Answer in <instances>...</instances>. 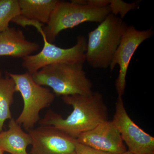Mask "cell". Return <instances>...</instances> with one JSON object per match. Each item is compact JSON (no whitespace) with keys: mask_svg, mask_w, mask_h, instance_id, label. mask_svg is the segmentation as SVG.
<instances>
[{"mask_svg":"<svg viewBox=\"0 0 154 154\" xmlns=\"http://www.w3.org/2000/svg\"><path fill=\"white\" fill-rule=\"evenodd\" d=\"M63 102L71 105L73 110L66 118L48 111L38 123L40 125L54 127L69 136L77 139L108 120V112L103 96L96 91L88 95L62 96Z\"/></svg>","mask_w":154,"mask_h":154,"instance_id":"1","label":"cell"},{"mask_svg":"<svg viewBox=\"0 0 154 154\" xmlns=\"http://www.w3.org/2000/svg\"><path fill=\"white\" fill-rule=\"evenodd\" d=\"M82 63L50 65L32 75L38 85L52 89L58 96L88 95L93 84L86 75Z\"/></svg>","mask_w":154,"mask_h":154,"instance_id":"2","label":"cell"},{"mask_svg":"<svg viewBox=\"0 0 154 154\" xmlns=\"http://www.w3.org/2000/svg\"><path fill=\"white\" fill-rule=\"evenodd\" d=\"M128 25L120 17L110 14L88 33L86 61L95 69L110 67Z\"/></svg>","mask_w":154,"mask_h":154,"instance_id":"3","label":"cell"},{"mask_svg":"<svg viewBox=\"0 0 154 154\" xmlns=\"http://www.w3.org/2000/svg\"><path fill=\"white\" fill-rule=\"evenodd\" d=\"M110 14L109 6L97 7L73 1H58L43 31L48 42L52 43L63 30L86 22L101 23Z\"/></svg>","mask_w":154,"mask_h":154,"instance_id":"4","label":"cell"},{"mask_svg":"<svg viewBox=\"0 0 154 154\" xmlns=\"http://www.w3.org/2000/svg\"><path fill=\"white\" fill-rule=\"evenodd\" d=\"M7 74L14 80L16 92L21 94L24 102L22 112L16 121L28 131L38 122L40 111L52 104L55 95L49 88L36 82L28 72L22 74L8 72Z\"/></svg>","mask_w":154,"mask_h":154,"instance_id":"5","label":"cell"},{"mask_svg":"<svg viewBox=\"0 0 154 154\" xmlns=\"http://www.w3.org/2000/svg\"><path fill=\"white\" fill-rule=\"evenodd\" d=\"M38 32L44 42L42 50L38 54L22 58V66L30 74L50 65L74 63H84L86 61L87 39L85 36H78L75 45L70 48H63L48 42L43 28Z\"/></svg>","mask_w":154,"mask_h":154,"instance_id":"6","label":"cell"},{"mask_svg":"<svg viewBox=\"0 0 154 154\" xmlns=\"http://www.w3.org/2000/svg\"><path fill=\"white\" fill-rule=\"evenodd\" d=\"M154 33L152 29L139 30L134 26L128 25L109 67L110 70L113 71L116 65L119 66V73L115 82L118 96L122 97L124 95L127 74L133 56L140 45L153 36Z\"/></svg>","mask_w":154,"mask_h":154,"instance_id":"7","label":"cell"},{"mask_svg":"<svg viewBox=\"0 0 154 154\" xmlns=\"http://www.w3.org/2000/svg\"><path fill=\"white\" fill-rule=\"evenodd\" d=\"M128 151L134 154H154V138L133 121L127 112L122 96H118L112 120Z\"/></svg>","mask_w":154,"mask_h":154,"instance_id":"8","label":"cell"},{"mask_svg":"<svg viewBox=\"0 0 154 154\" xmlns=\"http://www.w3.org/2000/svg\"><path fill=\"white\" fill-rule=\"evenodd\" d=\"M31 137V154H75L76 139L54 127L40 125L28 131Z\"/></svg>","mask_w":154,"mask_h":154,"instance_id":"9","label":"cell"},{"mask_svg":"<svg viewBox=\"0 0 154 154\" xmlns=\"http://www.w3.org/2000/svg\"><path fill=\"white\" fill-rule=\"evenodd\" d=\"M76 140L80 143L110 154H121L127 151L120 133L113 122L109 120L82 134Z\"/></svg>","mask_w":154,"mask_h":154,"instance_id":"10","label":"cell"},{"mask_svg":"<svg viewBox=\"0 0 154 154\" xmlns=\"http://www.w3.org/2000/svg\"><path fill=\"white\" fill-rule=\"evenodd\" d=\"M39 48L37 42L27 40L22 30L9 27L0 32V56L23 58Z\"/></svg>","mask_w":154,"mask_h":154,"instance_id":"11","label":"cell"},{"mask_svg":"<svg viewBox=\"0 0 154 154\" xmlns=\"http://www.w3.org/2000/svg\"><path fill=\"white\" fill-rule=\"evenodd\" d=\"M8 127V130L0 132V150L11 154H29L27 147L32 143L30 134L15 119H10Z\"/></svg>","mask_w":154,"mask_h":154,"instance_id":"12","label":"cell"},{"mask_svg":"<svg viewBox=\"0 0 154 154\" xmlns=\"http://www.w3.org/2000/svg\"><path fill=\"white\" fill-rule=\"evenodd\" d=\"M18 2L20 15L46 25L58 0H18Z\"/></svg>","mask_w":154,"mask_h":154,"instance_id":"13","label":"cell"},{"mask_svg":"<svg viewBox=\"0 0 154 154\" xmlns=\"http://www.w3.org/2000/svg\"><path fill=\"white\" fill-rule=\"evenodd\" d=\"M16 85L12 78L7 76L0 79V132L6 120L12 118L11 106L14 102Z\"/></svg>","mask_w":154,"mask_h":154,"instance_id":"14","label":"cell"},{"mask_svg":"<svg viewBox=\"0 0 154 154\" xmlns=\"http://www.w3.org/2000/svg\"><path fill=\"white\" fill-rule=\"evenodd\" d=\"M18 0H0V32L9 28V24L20 15Z\"/></svg>","mask_w":154,"mask_h":154,"instance_id":"15","label":"cell"},{"mask_svg":"<svg viewBox=\"0 0 154 154\" xmlns=\"http://www.w3.org/2000/svg\"><path fill=\"white\" fill-rule=\"evenodd\" d=\"M109 6L111 13L115 16L120 14L122 19L125 16L127 13L131 10H134L137 5L135 3H127L122 1H109Z\"/></svg>","mask_w":154,"mask_h":154,"instance_id":"16","label":"cell"},{"mask_svg":"<svg viewBox=\"0 0 154 154\" xmlns=\"http://www.w3.org/2000/svg\"><path fill=\"white\" fill-rule=\"evenodd\" d=\"M12 22H14V23L17 24V25H20V26L24 27V28H25L26 26H33V27L36 28L38 31L40 29L43 28H42V26L44 25L43 24L36 22V21L26 19V18L22 17L20 15L14 18L12 20Z\"/></svg>","mask_w":154,"mask_h":154,"instance_id":"17","label":"cell"},{"mask_svg":"<svg viewBox=\"0 0 154 154\" xmlns=\"http://www.w3.org/2000/svg\"><path fill=\"white\" fill-rule=\"evenodd\" d=\"M75 152V154H112L96 149L78 142L76 144Z\"/></svg>","mask_w":154,"mask_h":154,"instance_id":"18","label":"cell"},{"mask_svg":"<svg viewBox=\"0 0 154 154\" xmlns=\"http://www.w3.org/2000/svg\"><path fill=\"white\" fill-rule=\"evenodd\" d=\"M121 154H134L132 153L131 152H130L128 151L127 150L126 152H125Z\"/></svg>","mask_w":154,"mask_h":154,"instance_id":"19","label":"cell"},{"mask_svg":"<svg viewBox=\"0 0 154 154\" xmlns=\"http://www.w3.org/2000/svg\"><path fill=\"white\" fill-rule=\"evenodd\" d=\"M4 152L2 150H0V154H4Z\"/></svg>","mask_w":154,"mask_h":154,"instance_id":"20","label":"cell"},{"mask_svg":"<svg viewBox=\"0 0 154 154\" xmlns=\"http://www.w3.org/2000/svg\"><path fill=\"white\" fill-rule=\"evenodd\" d=\"M2 77V71H1V70H0V79Z\"/></svg>","mask_w":154,"mask_h":154,"instance_id":"21","label":"cell"}]
</instances>
